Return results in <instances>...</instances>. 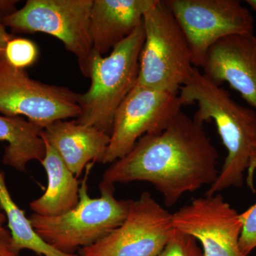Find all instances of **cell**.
Listing matches in <instances>:
<instances>
[{
    "label": "cell",
    "mask_w": 256,
    "mask_h": 256,
    "mask_svg": "<svg viewBox=\"0 0 256 256\" xmlns=\"http://www.w3.org/2000/svg\"><path fill=\"white\" fill-rule=\"evenodd\" d=\"M182 30L192 64L202 68L210 47L224 37L254 34V18L239 0H164Z\"/></svg>",
    "instance_id": "obj_8"
},
{
    "label": "cell",
    "mask_w": 256,
    "mask_h": 256,
    "mask_svg": "<svg viewBox=\"0 0 256 256\" xmlns=\"http://www.w3.org/2000/svg\"><path fill=\"white\" fill-rule=\"evenodd\" d=\"M184 106L196 104L193 119L204 124L213 120L227 152L223 166L205 195L240 188L256 143V111L234 100L222 86L194 68L191 78L178 92Z\"/></svg>",
    "instance_id": "obj_2"
},
{
    "label": "cell",
    "mask_w": 256,
    "mask_h": 256,
    "mask_svg": "<svg viewBox=\"0 0 256 256\" xmlns=\"http://www.w3.org/2000/svg\"><path fill=\"white\" fill-rule=\"evenodd\" d=\"M142 24L144 41L136 84L178 94L195 68L184 34L164 0H156Z\"/></svg>",
    "instance_id": "obj_5"
},
{
    "label": "cell",
    "mask_w": 256,
    "mask_h": 256,
    "mask_svg": "<svg viewBox=\"0 0 256 256\" xmlns=\"http://www.w3.org/2000/svg\"><path fill=\"white\" fill-rule=\"evenodd\" d=\"M42 128L22 117L0 116V141H6L2 163L20 172L26 171L32 160L42 162L46 146Z\"/></svg>",
    "instance_id": "obj_16"
},
{
    "label": "cell",
    "mask_w": 256,
    "mask_h": 256,
    "mask_svg": "<svg viewBox=\"0 0 256 256\" xmlns=\"http://www.w3.org/2000/svg\"><path fill=\"white\" fill-rule=\"evenodd\" d=\"M156 0H94L90 33L94 50L104 56L142 23Z\"/></svg>",
    "instance_id": "obj_14"
},
{
    "label": "cell",
    "mask_w": 256,
    "mask_h": 256,
    "mask_svg": "<svg viewBox=\"0 0 256 256\" xmlns=\"http://www.w3.org/2000/svg\"><path fill=\"white\" fill-rule=\"evenodd\" d=\"M94 0H28L3 16L5 26L18 33L47 34L75 56L80 72L89 78L94 53L90 12Z\"/></svg>",
    "instance_id": "obj_6"
},
{
    "label": "cell",
    "mask_w": 256,
    "mask_h": 256,
    "mask_svg": "<svg viewBox=\"0 0 256 256\" xmlns=\"http://www.w3.org/2000/svg\"><path fill=\"white\" fill-rule=\"evenodd\" d=\"M214 82H224L238 92L256 111V36L234 34L216 42L207 52L202 66Z\"/></svg>",
    "instance_id": "obj_12"
},
{
    "label": "cell",
    "mask_w": 256,
    "mask_h": 256,
    "mask_svg": "<svg viewBox=\"0 0 256 256\" xmlns=\"http://www.w3.org/2000/svg\"><path fill=\"white\" fill-rule=\"evenodd\" d=\"M38 55V47L34 42L15 36L6 45L4 60L12 66L25 70L35 64Z\"/></svg>",
    "instance_id": "obj_18"
},
{
    "label": "cell",
    "mask_w": 256,
    "mask_h": 256,
    "mask_svg": "<svg viewBox=\"0 0 256 256\" xmlns=\"http://www.w3.org/2000/svg\"><path fill=\"white\" fill-rule=\"evenodd\" d=\"M174 228L196 239L204 256H244L240 214L220 193L195 198L172 214Z\"/></svg>",
    "instance_id": "obj_11"
},
{
    "label": "cell",
    "mask_w": 256,
    "mask_h": 256,
    "mask_svg": "<svg viewBox=\"0 0 256 256\" xmlns=\"http://www.w3.org/2000/svg\"><path fill=\"white\" fill-rule=\"evenodd\" d=\"M4 14L0 12V60L4 58L5 50L8 42L15 37L6 31V26L3 23V16Z\"/></svg>",
    "instance_id": "obj_22"
},
{
    "label": "cell",
    "mask_w": 256,
    "mask_h": 256,
    "mask_svg": "<svg viewBox=\"0 0 256 256\" xmlns=\"http://www.w3.org/2000/svg\"><path fill=\"white\" fill-rule=\"evenodd\" d=\"M0 207L6 216L8 227L12 239L13 248L20 254L22 250L28 249L38 256H80L66 254L57 250L45 242L36 234L30 223V218L18 206L12 198L5 182L4 174L0 170Z\"/></svg>",
    "instance_id": "obj_17"
},
{
    "label": "cell",
    "mask_w": 256,
    "mask_h": 256,
    "mask_svg": "<svg viewBox=\"0 0 256 256\" xmlns=\"http://www.w3.org/2000/svg\"><path fill=\"white\" fill-rule=\"evenodd\" d=\"M6 220V216H5L4 212H2L1 210H0V230H1L2 228H4L3 225H4Z\"/></svg>",
    "instance_id": "obj_26"
},
{
    "label": "cell",
    "mask_w": 256,
    "mask_h": 256,
    "mask_svg": "<svg viewBox=\"0 0 256 256\" xmlns=\"http://www.w3.org/2000/svg\"><path fill=\"white\" fill-rule=\"evenodd\" d=\"M172 214L148 192L130 200L126 220L98 242L80 249V256H158L174 232Z\"/></svg>",
    "instance_id": "obj_10"
},
{
    "label": "cell",
    "mask_w": 256,
    "mask_h": 256,
    "mask_svg": "<svg viewBox=\"0 0 256 256\" xmlns=\"http://www.w3.org/2000/svg\"><path fill=\"white\" fill-rule=\"evenodd\" d=\"M42 136L76 178L90 163H102L110 142V134L76 120L55 121L42 130Z\"/></svg>",
    "instance_id": "obj_13"
},
{
    "label": "cell",
    "mask_w": 256,
    "mask_h": 256,
    "mask_svg": "<svg viewBox=\"0 0 256 256\" xmlns=\"http://www.w3.org/2000/svg\"><path fill=\"white\" fill-rule=\"evenodd\" d=\"M79 94L32 79L24 69L0 60V114L26 117L44 129L55 121L78 117Z\"/></svg>",
    "instance_id": "obj_7"
},
{
    "label": "cell",
    "mask_w": 256,
    "mask_h": 256,
    "mask_svg": "<svg viewBox=\"0 0 256 256\" xmlns=\"http://www.w3.org/2000/svg\"><path fill=\"white\" fill-rule=\"evenodd\" d=\"M183 106L178 94L136 84L114 114L102 164L124 158L142 136L164 130Z\"/></svg>",
    "instance_id": "obj_9"
},
{
    "label": "cell",
    "mask_w": 256,
    "mask_h": 256,
    "mask_svg": "<svg viewBox=\"0 0 256 256\" xmlns=\"http://www.w3.org/2000/svg\"><path fill=\"white\" fill-rule=\"evenodd\" d=\"M245 2L256 14V0H246Z\"/></svg>",
    "instance_id": "obj_25"
},
{
    "label": "cell",
    "mask_w": 256,
    "mask_h": 256,
    "mask_svg": "<svg viewBox=\"0 0 256 256\" xmlns=\"http://www.w3.org/2000/svg\"><path fill=\"white\" fill-rule=\"evenodd\" d=\"M42 138L46 146V154L41 163L48 176V186L41 197L31 202L30 208L34 214L42 216H56L73 210L78 204L80 183L53 146Z\"/></svg>",
    "instance_id": "obj_15"
},
{
    "label": "cell",
    "mask_w": 256,
    "mask_h": 256,
    "mask_svg": "<svg viewBox=\"0 0 256 256\" xmlns=\"http://www.w3.org/2000/svg\"><path fill=\"white\" fill-rule=\"evenodd\" d=\"M158 256H204L196 239L174 228L171 238Z\"/></svg>",
    "instance_id": "obj_19"
},
{
    "label": "cell",
    "mask_w": 256,
    "mask_h": 256,
    "mask_svg": "<svg viewBox=\"0 0 256 256\" xmlns=\"http://www.w3.org/2000/svg\"><path fill=\"white\" fill-rule=\"evenodd\" d=\"M144 41L142 23L107 56L94 50L89 73L92 84L86 92L79 94L77 122L110 136L116 110L137 84Z\"/></svg>",
    "instance_id": "obj_4"
},
{
    "label": "cell",
    "mask_w": 256,
    "mask_h": 256,
    "mask_svg": "<svg viewBox=\"0 0 256 256\" xmlns=\"http://www.w3.org/2000/svg\"><path fill=\"white\" fill-rule=\"evenodd\" d=\"M242 222L239 248L244 256H248L256 248V202L240 214Z\"/></svg>",
    "instance_id": "obj_20"
},
{
    "label": "cell",
    "mask_w": 256,
    "mask_h": 256,
    "mask_svg": "<svg viewBox=\"0 0 256 256\" xmlns=\"http://www.w3.org/2000/svg\"><path fill=\"white\" fill-rule=\"evenodd\" d=\"M16 0H0V12L6 14L13 12L16 10Z\"/></svg>",
    "instance_id": "obj_24"
},
{
    "label": "cell",
    "mask_w": 256,
    "mask_h": 256,
    "mask_svg": "<svg viewBox=\"0 0 256 256\" xmlns=\"http://www.w3.org/2000/svg\"><path fill=\"white\" fill-rule=\"evenodd\" d=\"M248 178L247 182L249 186L252 190H254V174L256 172V143L254 146V150H252V156L250 158V164L248 168Z\"/></svg>",
    "instance_id": "obj_23"
},
{
    "label": "cell",
    "mask_w": 256,
    "mask_h": 256,
    "mask_svg": "<svg viewBox=\"0 0 256 256\" xmlns=\"http://www.w3.org/2000/svg\"><path fill=\"white\" fill-rule=\"evenodd\" d=\"M94 162L86 168L79 188V201L73 210L56 216L32 214L30 220L36 234L60 252L73 254L77 248L94 245L118 228L127 216L130 200H118L114 185L101 181L100 196L92 198L88 178Z\"/></svg>",
    "instance_id": "obj_3"
},
{
    "label": "cell",
    "mask_w": 256,
    "mask_h": 256,
    "mask_svg": "<svg viewBox=\"0 0 256 256\" xmlns=\"http://www.w3.org/2000/svg\"><path fill=\"white\" fill-rule=\"evenodd\" d=\"M218 156L204 124L182 110L164 130L140 138L129 153L108 166L102 182L150 183L165 205L172 206L185 194L213 184L220 172Z\"/></svg>",
    "instance_id": "obj_1"
},
{
    "label": "cell",
    "mask_w": 256,
    "mask_h": 256,
    "mask_svg": "<svg viewBox=\"0 0 256 256\" xmlns=\"http://www.w3.org/2000/svg\"><path fill=\"white\" fill-rule=\"evenodd\" d=\"M0 256H20L13 248L11 233L4 227L0 230Z\"/></svg>",
    "instance_id": "obj_21"
}]
</instances>
